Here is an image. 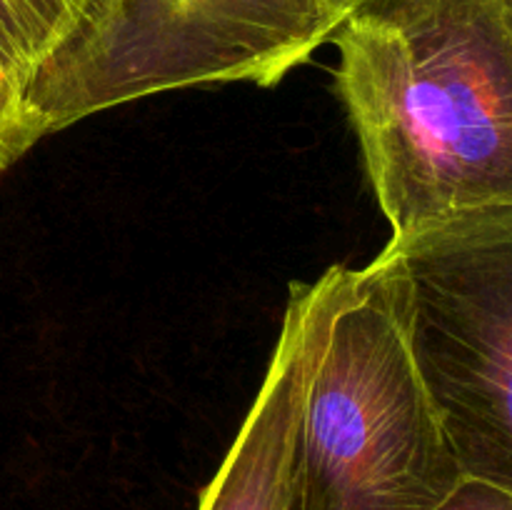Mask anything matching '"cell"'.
Returning a JSON list of instances; mask_svg holds the SVG:
<instances>
[{"label":"cell","mask_w":512,"mask_h":510,"mask_svg":"<svg viewBox=\"0 0 512 510\" xmlns=\"http://www.w3.org/2000/svg\"><path fill=\"white\" fill-rule=\"evenodd\" d=\"M328 43L390 238L512 205L508 0H345Z\"/></svg>","instance_id":"6da1fadb"},{"label":"cell","mask_w":512,"mask_h":510,"mask_svg":"<svg viewBox=\"0 0 512 510\" xmlns=\"http://www.w3.org/2000/svg\"><path fill=\"white\" fill-rule=\"evenodd\" d=\"M463 478L383 273L343 268L305 390L290 510H435Z\"/></svg>","instance_id":"7a4b0ae2"},{"label":"cell","mask_w":512,"mask_h":510,"mask_svg":"<svg viewBox=\"0 0 512 510\" xmlns=\"http://www.w3.org/2000/svg\"><path fill=\"white\" fill-rule=\"evenodd\" d=\"M345 0H88L20 90L35 138L190 85L270 88L333 35Z\"/></svg>","instance_id":"3957f363"},{"label":"cell","mask_w":512,"mask_h":510,"mask_svg":"<svg viewBox=\"0 0 512 510\" xmlns=\"http://www.w3.org/2000/svg\"><path fill=\"white\" fill-rule=\"evenodd\" d=\"M373 265L463 475L512 493V205L390 238Z\"/></svg>","instance_id":"277c9868"},{"label":"cell","mask_w":512,"mask_h":510,"mask_svg":"<svg viewBox=\"0 0 512 510\" xmlns=\"http://www.w3.org/2000/svg\"><path fill=\"white\" fill-rule=\"evenodd\" d=\"M345 265L315 283H290L263 385L198 510H290L298 425Z\"/></svg>","instance_id":"5b68a950"},{"label":"cell","mask_w":512,"mask_h":510,"mask_svg":"<svg viewBox=\"0 0 512 510\" xmlns=\"http://www.w3.org/2000/svg\"><path fill=\"white\" fill-rule=\"evenodd\" d=\"M88 0H0V65L18 90L68 35Z\"/></svg>","instance_id":"8992f818"},{"label":"cell","mask_w":512,"mask_h":510,"mask_svg":"<svg viewBox=\"0 0 512 510\" xmlns=\"http://www.w3.org/2000/svg\"><path fill=\"white\" fill-rule=\"evenodd\" d=\"M38 138L30 130L18 85L0 65V175L8 173Z\"/></svg>","instance_id":"52a82bcc"},{"label":"cell","mask_w":512,"mask_h":510,"mask_svg":"<svg viewBox=\"0 0 512 510\" xmlns=\"http://www.w3.org/2000/svg\"><path fill=\"white\" fill-rule=\"evenodd\" d=\"M435 510H512V493L485 480L463 478Z\"/></svg>","instance_id":"ba28073f"},{"label":"cell","mask_w":512,"mask_h":510,"mask_svg":"<svg viewBox=\"0 0 512 510\" xmlns=\"http://www.w3.org/2000/svg\"><path fill=\"white\" fill-rule=\"evenodd\" d=\"M508 3H510V18H512V0H508Z\"/></svg>","instance_id":"9c48e42d"}]
</instances>
